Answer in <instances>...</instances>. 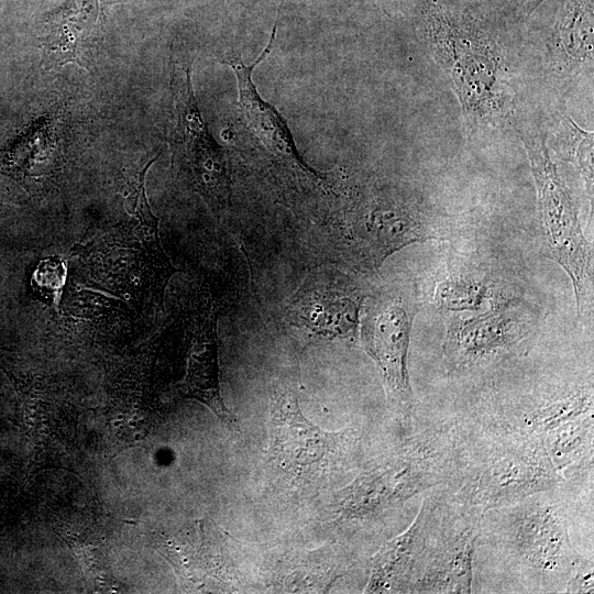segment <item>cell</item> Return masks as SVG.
<instances>
[{"instance_id":"cell-1","label":"cell","mask_w":594,"mask_h":594,"mask_svg":"<svg viewBox=\"0 0 594 594\" xmlns=\"http://www.w3.org/2000/svg\"><path fill=\"white\" fill-rule=\"evenodd\" d=\"M283 4L279 3L267 45L257 59L245 65L240 57L227 58L239 88V123L250 161L279 201L295 212L308 213L317 220L329 219L343 198L332 174L320 173L299 155L286 120L258 94L252 79L254 68L272 51Z\"/></svg>"},{"instance_id":"cell-2","label":"cell","mask_w":594,"mask_h":594,"mask_svg":"<svg viewBox=\"0 0 594 594\" xmlns=\"http://www.w3.org/2000/svg\"><path fill=\"white\" fill-rule=\"evenodd\" d=\"M421 25L465 119L484 128L503 124L512 112L513 91L505 56L493 32L473 13L439 0L426 2Z\"/></svg>"},{"instance_id":"cell-3","label":"cell","mask_w":594,"mask_h":594,"mask_svg":"<svg viewBox=\"0 0 594 594\" xmlns=\"http://www.w3.org/2000/svg\"><path fill=\"white\" fill-rule=\"evenodd\" d=\"M458 471L454 499L483 515L564 483L541 439L496 424L469 447L460 442Z\"/></svg>"},{"instance_id":"cell-4","label":"cell","mask_w":594,"mask_h":594,"mask_svg":"<svg viewBox=\"0 0 594 594\" xmlns=\"http://www.w3.org/2000/svg\"><path fill=\"white\" fill-rule=\"evenodd\" d=\"M460 440L452 429H428L411 437L343 488L334 506L342 520L375 519L457 472Z\"/></svg>"},{"instance_id":"cell-5","label":"cell","mask_w":594,"mask_h":594,"mask_svg":"<svg viewBox=\"0 0 594 594\" xmlns=\"http://www.w3.org/2000/svg\"><path fill=\"white\" fill-rule=\"evenodd\" d=\"M328 220L339 257L362 271H375L398 250L441 234L421 204L398 190L374 189L343 200Z\"/></svg>"},{"instance_id":"cell-6","label":"cell","mask_w":594,"mask_h":594,"mask_svg":"<svg viewBox=\"0 0 594 594\" xmlns=\"http://www.w3.org/2000/svg\"><path fill=\"white\" fill-rule=\"evenodd\" d=\"M268 464L279 480L296 486L323 482L349 468L358 454V429L326 431L300 410L296 393L275 385L270 399Z\"/></svg>"},{"instance_id":"cell-7","label":"cell","mask_w":594,"mask_h":594,"mask_svg":"<svg viewBox=\"0 0 594 594\" xmlns=\"http://www.w3.org/2000/svg\"><path fill=\"white\" fill-rule=\"evenodd\" d=\"M522 142L537 189L538 212L546 252L570 277L578 316L593 312V251L586 241L569 189L552 162L547 138L526 134Z\"/></svg>"},{"instance_id":"cell-8","label":"cell","mask_w":594,"mask_h":594,"mask_svg":"<svg viewBox=\"0 0 594 594\" xmlns=\"http://www.w3.org/2000/svg\"><path fill=\"white\" fill-rule=\"evenodd\" d=\"M418 309L415 283L397 279L366 295L360 318L361 343L378 369L391 409L405 424L415 407L408 352Z\"/></svg>"},{"instance_id":"cell-9","label":"cell","mask_w":594,"mask_h":594,"mask_svg":"<svg viewBox=\"0 0 594 594\" xmlns=\"http://www.w3.org/2000/svg\"><path fill=\"white\" fill-rule=\"evenodd\" d=\"M551 491L497 508L503 513L501 540L519 566L543 587L564 588L581 556L570 538L565 507Z\"/></svg>"},{"instance_id":"cell-10","label":"cell","mask_w":594,"mask_h":594,"mask_svg":"<svg viewBox=\"0 0 594 594\" xmlns=\"http://www.w3.org/2000/svg\"><path fill=\"white\" fill-rule=\"evenodd\" d=\"M175 128L169 136L177 176L219 217L231 202L229 157L209 133L191 85L190 66H175L172 77Z\"/></svg>"},{"instance_id":"cell-11","label":"cell","mask_w":594,"mask_h":594,"mask_svg":"<svg viewBox=\"0 0 594 594\" xmlns=\"http://www.w3.org/2000/svg\"><path fill=\"white\" fill-rule=\"evenodd\" d=\"M152 162L144 163L129 182L127 197L130 219L96 238L87 249L99 254L103 271L111 276L139 273L142 285L156 309H163L166 286L177 270L164 252L158 237L157 218L145 194V175ZM102 271V272H103Z\"/></svg>"},{"instance_id":"cell-12","label":"cell","mask_w":594,"mask_h":594,"mask_svg":"<svg viewBox=\"0 0 594 594\" xmlns=\"http://www.w3.org/2000/svg\"><path fill=\"white\" fill-rule=\"evenodd\" d=\"M367 294L344 273L310 272L283 309L285 324L300 342L353 341Z\"/></svg>"},{"instance_id":"cell-13","label":"cell","mask_w":594,"mask_h":594,"mask_svg":"<svg viewBox=\"0 0 594 594\" xmlns=\"http://www.w3.org/2000/svg\"><path fill=\"white\" fill-rule=\"evenodd\" d=\"M483 514L454 499L439 518L437 504L409 593H471Z\"/></svg>"},{"instance_id":"cell-14","label":"cell","mask_w":594,"mask_h":594,"mask_svg":"<svg viewBox=\"0 0 594 594\" xmlns=\"http://www.w3.org/2000/svg\"><path fill=\"white\" fill-rule=\"evenodd\" d=\"M529 331L527 319L508 304L454 318L442 343L443 365L450 374H465L513 356L526 344Z\"/></svg>"},{"instance_id":"cell-15","label":"cell","mask_w":594,"mask_h":594,"mask_svg":"<svg viewBox=\"0 0 594 594\" xmlns=\"http://www.w3.org/2000/svg\"><path fill=\"white\" fill-rule=\"evenodd\" d=\"M437 502L425 498L414 521L373 558L366 593H409L425 550Z\"/></svg>"},{"instance_id":"cell-16","label":"cell","mask_w":594,"mask_h":594,"mask_svg":"<svg viewBox=\"0 0 594 594\" xmlns=\"http://www.w3.org/2000/svg\"><path fill=\"white\" fill-rule=\"evenodd\" d=\"M218 311L208 306L197 315L183 391L204 403L230 429L238 431L235 416L227 408L220 394L218 367Z\"/></svg>"},{"instance_id":"cell-17","label":"cell","mask_w":594,"mask_h":594,"mask_svg":"<svg viewBox=\"0 0 594 594\" xmlns=\"http://www.w3.org/2000/svg\"><path fill=\"white\" fill-rule=\"evenodd\" d=\"M553 66L572 72L592 64L593 0H563L547 42Z\"/></svg>"},{"instance_id":"cell-18","label":"cell","mask_w":594,"mask_h":594,"mask_svg":"<svg viewBox=\"0 0 594 594\" xmlns=\"http://www.w3.org/2000/svg\"><path fill=\"white\" fill-rule=\"evenodd\" d=\"M96 13V0H69L67 7L51 16L47 35L42 40L47 69L69 62L81 66L80 45L92 29Z\"/></svg>"},{"instance_id":"cell-19","label":"cell","mask_w":594,"mask_h":594,"mask_svg":"<svg viewBox=\"0 0 594 594\" xmlns=\"http://www.w3.org/2000/svg\"><path fill=\"white\" fill-rule=\"evenodd\" d=\"M593 421V414L584 415L563 424L542 439L553 466L563 479L572 466L592 462Z\"/></svg>"},{"instance_id":"cell-20","label":"cell","mask_w":594,"mask_h":594,"mask_svg":"<svg viewBox=\"0 0 594 594\" xmlns=\"http://www.w3.org/2000/svg\"><path fill=\"white\" fill-rule=\"evenodd\" d=\"M490 295L484 275L475 271H453L438 283L435 301L446 311L477 310Z\"/></svg>"},{"instance_id":"cell-21","label":"cell","mask_w":594,"mask_h":594,"mask_svg":"<svg viewBox=\"0 0 594 594\" xmlns=\"http://www.w3.org/2000/svg\"><path fill=\"white\" fill-rule=\"evenodd\" d=\"M280 588L286 592H321L328 590L332 582L341 576L339 563L331 558H302L285 564L280 575Z\"/></svg>"},{"instance_id":"cell-22","label":"cell","mask_w":594,"mask_h":594,"mask_svg":"<svg viewBox=\"0 0 594 594\" xmlns=\"http://www.w3.org/2000/svg\"><path fill=\"white\" fill-rule=\"evenodd\" d=\"M560 143L564 144L562 151L564 158L576 164L587 186L592 190L593 184V135L580 129L570 118L563 120L560 129Z\"/></svg>"},{"instance_id":"cell-23","label":"cell","mask_w":594,"mask_h":594,"mask_svg":"<svg viewBox=\"0 0 594 594\" xmlns=\"http://www.w3.org/2000/svg\"><path fill=\"white\" fill-rule=\"evenodd\" d=\"M66 278L65 262L58 257L43 260L33 274L35 286L56 302Z\"/></svg>"},{"instance_id":"cell-24","label":"cell","mask_w":594,"mask_h":594,"mask_svg":"<svg viewBox=\"0 0 594 594\" xmlns=\"http://www.w3.org/2000/svg\"><path fill=\"white\" fill-rule=\"evenodd\" d=\"M593 561L580 557L564 586L566 593H592L594 583Z\"/></svg>"},{"instance_id":"cell-25","label":"cell","mask_w":594,"mask_h":594,"mask_svg":"<svg viewBox=\"0 0 594 594\" xmlns=\"http://www.w3.org/2000/svg\"><path fill=\"white\" fill-rule=\"evenodd\" d=\"M544 0H513L516 10L520 14H531Z\"/></svg>"},{"instance_id":"cell-26","label":"cell","mask_w":594,"mask_h":594,"mask_svg":"<svg viewBox=\"0 0 594 594\" xmlns=\"http://www.w3.org/2000/svg\"><path fill=\"white\" fill-rule=\"evenodd\" d=\"M120 424H121V421H120V420H114V421H113V426H114V427H118V426H120Z\"/></svg>"}]
</instances>
